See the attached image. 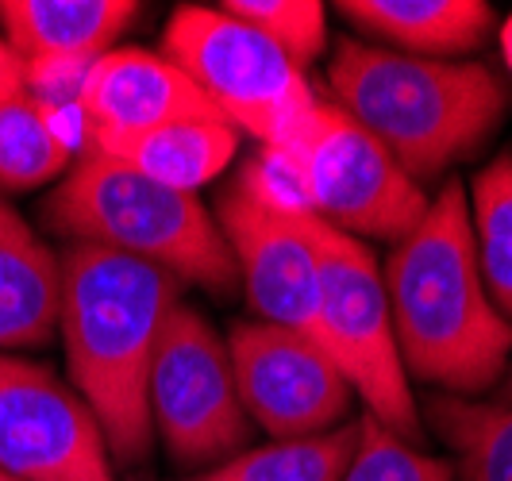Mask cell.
I'll list each match as a JSON object with an SVG mask.
<instances>
[{
  "label": "cell",
  "instance_id": "8fae6325",
  "mask_svg": "<svg viewBox=\"0 0 512 481\" xmlns=\"http://www.w3.org/2000/svg\"><path fill=\"white\" fill-rule=\"evenodd\" d=\"M216 228L235 258L239 289L247 293L258 320L316 339L320 270L308 216L270 212L231 181L216 201Z\"/></svg>",
  "mask_w": 512,
  "mask_h": 481
},
{
  "label": "cell",
  "instance_id": "8992f818",
  "mask_svg": "<svg viewBox=\"0 0 512 481\" xmlns=\"http://www.w3.org/2000/svg\"><path fill=\"white\" fill-rule=\"evenodd\" d=\"M158 54L197 85L224 124L258 139V147L289 143L316 108L305 70L224 8H174Z\"/></svg>",
  "mask_w": 512,
  "mask_h": 481
},
{
  "label": "cell",
  "instance_id": "9a60e30c",
  "mask_svg": "<svg viewBox=\"0 0 512 481\" xmlns=\"http://www.w3.org/2000/svg\"><path fill=\"white\" fill-rule=\"evenodd\" d=\"M335 12L370 35L374 47L436 62L474 54L497 27L486 0H343Z\"/></svg>",
  "mask_w": 512,
  "mask_h": 481
},
{
  "label": "cell",
  "instance_id": "4316f807",
  "mask_svg": "<svg viewBox=\"0 0 512 481\" xmlns=\"http://www.w3.org/2000/svg\"><path fill=\"white\" fill-rule=\"evenodd\" d=\"M0 481H20V478H8V474H0Z\"/></svg>",
  "mask_w": 512,
  "mask_h": 481
},
{
  "label": "cell",
  "instance_id": "5bb4252c",
  "mask_svg": "<svg viewBox=\"0 0 512 481\" xmlns=\"http://www.w3.org/2000/svg\"><path fill=\"white\" fill-rule=\"evenodd\" d=\"M62 258L0 193V355L47 347L58 331Z\"/></svg>",
  "mask_w": 512,
  "mask_h": 481
},
{
  "label": "cell",
  "instance_id": "3957f363",
  "mask_svg": "<svg viewBox=\"0 0 512 481\" xmlns=\"http://www.w3.org/2000/svg\"><path fill=\"white\" fill-rule=\"evenodd\" d=\"M332 101L416 185L443 178L501 127L509 89L486 62H436L343 39L328 62Z\"/></svg>",
  "mask_w": 512,
  "mask_h": 481
},
{
  "label": "cell",
  "instance_id": "83f0119b",
  "mask_svg": "<svg viewBox=\"0 0 512 481\" xmlns=\"http://www.w3.org/2000/svg\"><path fill=\"white\" fill-rule=\"evenodd\" d=\"M131 481H147V478H131Z\"/></svg>",
  "mask_w": 512,
  "mask_h": 481
},
{
  "label": "cell",
  "instance_id": "52a82bcc",
  "mask_svg": "<svg viewBox=\"0 0 512 481\" xmlns=\"http://www.w3.org/2000/svg\"><path fill=\"white\" fill-rule=\"evenodd\" d=\"M154 435L181 466H220L247 451L255 424L247 420L224 335L178 301L158 335L147 385Z\"/></svg>",
  "mask_w": 512,
  "mask_h": 481
},
{
  "label": "cell",
  "instance_id": "7402d4cb",
  "mask_svg": "<svg viewBox=\"0 0 512 481\" xmlns=\"http://www.w3.org/2000/svg\"><path fill=\"white\" fill-rule=\"evenodd\" d=\"M343 481H455L443 458L424 455L378 420L359 416V451L351 458Z\"/></svg>",
  "mask_w": 512,
  "mask_h": 481
},
{
  "label": "cell",
  "instance_id": "5b68a950",
  "mask_svg": "<svg viewBox=\"0 0 512 481\" xmlns=\"http://www.w3.org/2000/svg\"><path fill=\"white\" fill-rule=\"evenodd\" d=\"M308 235L320 270L316 343L362 397L366 416L416 447L424 439V416L393 339V312L378 258L362 239L328 228L316 216H308Z\"/></svg>",
  "mask_w": 512,
  "mask_h": 481
},
{
  "label": "cell",
  "instance_id": "44dd1931",
  "mask_svg": "<svg viewBox=\"0 0 512 481\" xmlns=\"http://www.w3.org/2000/svg\"><path fill=\"white\" fill-rule=\"evenodd\" d=\"M239 24L270 39L282 54H289L301 70L328 43V16L316 0H228L220 4Z\"/></svg>",
  "mask_w": 512,
  "mask_h": 481
},
{
  "label": "cell",
  "instance_id": "7c38bea8",
  "mask_svg": "<svg viewBox=\"0 0 512 481\" xmlns=\"http://www.w3.org/2000/svg\"><path fill=\"white\" fill-rule=\"evenodd\" d=\"M77 112L89 131V147L124 143L181 120H220L166 54L139 47H112L85 70Z\"/></svg>",
  "mask_w": 512,
  "mask_h": 481
},
{
  "label": "cell",
  "instance_id": "d4e9b609",
  "mask_svg": "<svg viewBox=\"0 0 512 481\" xmlns=\"http://www.w3.org/2000/svg\"><path fill=\"white\" fill-rule=\"evenodd\" d=\"M497 43H501V58H505V70L512 74V16L501 24V31H497Z\"/></svg>",
  "mask_w": 512,
  "mask_h": 481
},
{
  "label": "cell",
  "instance_id": "9c48e42d",
  "mask_svg": "<svg viewBox=\"0 0 512 481\" xmlns=\"http://www.w3.org/2000/svg\"><path fill=\"white\" fill-rule=\"evenodd\" d=\"M224 343L243 412L274 443L347 424L355 389L316 339L266 320H239Z\"/></svg>",
  "mask_w": 512,
  "mask_h": 481
},
{
  "label": "cell",
  "instance_id": "277c9868",
  "mask_svg": "<svg viewBox=\"0 0 512 481\" xmlns=\"http://www.w3.org/2000/svg\"><path fill=\"white\" fill-rule=\"evenodd\" d=\"M39 212L43 224L70 243L151 262L216 297L239 289L235 258L205 204L193 193L143 178L135 166L97 147H89L81 162L66 170Z\"/></svg>",
  "mask_w": 512,
  "mask_h": 481
},
{
  "label": "cell",
  "instance_id": "6da1fadb",
  "mask_svg": "<svg viewBox=\"0 0 512 481\" xmlns=\"http://www.w3.org/2000/svg\"><path fill=\"white\" fill-rule=\"evenodd\" d=\"M382 281L409 378L466 401L505 378L512 324L486 293L459 181L443 185L420 224L393 243Z\"/></svg>",
  "mask_w": 512,
  "mask_h": 481
},
{
  "label": "cell",
  "instance_id": "603a6c76",
  "mask_svg": "<svg viewBox=\"0 0 512 481\" xmlns=\"http://www.w3.org/2000/svg\"><path fill=\"white\" fill-rule=\"evenodd\" d=\"M235 185L266 204L270 212L282 216H312L305 197V181H301V166L289 147H258V154L239 170Z\"/></svg>",
  "mask_w": 512,
  "mask_h": 481
},
{
  "label": "cell",
  "instance_id": "cb8c5ba5",
  "mask_svg": "<svg viewBox=\"0 0 512 481\" xmlns=\"http://www.w3.org/2000/svg\"><path fill=\"white\" fill-rule=\"evenodd\" d=\"M24 81V66H20V58L8 51V43L0 39V93H8L12 85H20Z\"/></svg>",
  "mask_w": 512,
  "mask_h": 481
},
{
  "label": "cell",
  "instance_id": "2e32d148",
  "mask_svg": "<svg viewBox=\"0 0 512 481\" xmlns=\"http://www.w3.org/2000/svg\"><path fill=\"white\" fill-rule=\"evenodd\" d=\"M97 151L128 162L143 178L158 181L166 189L197 193L228 170V162L239 151V131L224 120H181V124L158 127L124 143H108Z\"/></svg>",
  "mask_w": 512,
  "mask_h": 481
},
{
  "label": "cell",
  "instance_id": "ba28073f",
  "mask_svg": "<svg viewBox=\"0 0 512 481\" xmlns=\"http://www.w3.org/2000/svg\"><path fill=\"white\" fill-rule=\"evenodd\" d=\"M293 151L305 181L308 212L351 239H405L428 212V193L335 104L308 112L297 135L282 143Z\"/></svg>",
  "mask_w": 512,
  "mask_h": 481
},
{
  "label": "cell",
  "instance_id": "e0dca14e",
  "mask_svg": "<svg viewBox=\"0 0 512 481\" xmlns=\"http://www.w3.org/2000/svg\"><path fill=\"white\" fill-rule=\"evenodd\" d=\"M70 170V139L24 81L0 93V189L27 193Z\"/></svg>",
  "mask_w": 512,
  "mask_h": 481
},
{
  "label": "cell",
  "instance_id": "7a4b0ae2",
  "mask_svg": "<svg viewBox=\"0 0 512 481\" xmlns=\"http://www.w3.org/2000/svg\"><path fill=\"white\" fill-rule=\"evenodd\" d=\"M178 301L181 281L151 262L89 243H70L62 254L58 335L66 370L116 462L135 466L151 455V362Z\"/></svg>",
  "mask_w": 512,
  "mask_h": 481
},
{
  "label": "cell",
  "instance_id": "ac0fdd59",
  "mask_svg": "<svg viewBox=\"0 0 512 481\" xmlns=\"http://www.w3.org/2000/svg\"><path fill=\"white\" fill-rule=\"evenodd\" d=\"M420 416L451 447L455 481H512V401L489 405L436 393Z\"/></svg>",
  "mask_w": 512,
  "mask_h": 481
},
{
  "label": "cell",
  "instance_id": "4fadbf2b",
  "mask_svg": "<svg viewBox=\"0 0 512 481\" xmlns=\"http://www.w3.org/2000/svg\"><path fill=\"white\" fill-rule=\"evenodd\" d=\"M131 0H0V39L20 66L81 62L93 66L128 31Z\"/></svg>",
  "mask_w": 512,
  "mask_h": 481
},
{
  "label": "cell",
  "instance_id": "d6986e66",
  "mask_svg": "<svg viewBox=\"0 0 512 481\" xmlns=\"http://www.w3.org/2000/svg\"><path fill=\"white\" fill-rule=\"evenodd\" d=\"M359 451V420H347L324 435L278 439L266 447L239 451L228 462L185 481H343Z\"/></svg>",
  "mask_w": 512,
  "mask_h": 481
},
{
  "label": "cell",
  "instance_id": "484cf974",
  "mask_svg": "<svg viewBox=\"0 0 512 481\" xmlns=\"http://www.w3.org/2000/svg\"><path fill=\"white\" fill-rule=\"evenodd\" d=\"M505 401H512V374H509V381H505Z\"/></svg>",
  "mask_w": 512,
  "mask_h": 481
},
{
  "label": "cell",
  "instance_id": "ffe728a7",
  "mask_svg": "<svg viewBox=\"0 0 512 481\" xmlns=\"http://www.w3.org/2000/svg\"><path fill=\"white\" fill-rule=\"evenodd\" d=\"M466 204L489 301L512 324V154L493 158L474 174Z\"/></svg>",
  "mask_w": 512,
  "mask_h": 481
},
{
  "label": "cell",
  "instance_id": "30bf717a",
  "mask_svg": "<svg viewBox=\"0 0 512 481\" xmlns=\"http://www.w3.org/2000/svg\"><path fill=\"white\" fill-rule=\"evenodd\" d=\"M0 474L20 481H116L104 431L70 381L0 355Z\"/></svg>",
  "mask_w": 512,
  "mask_h": 481
}]
</instances>
